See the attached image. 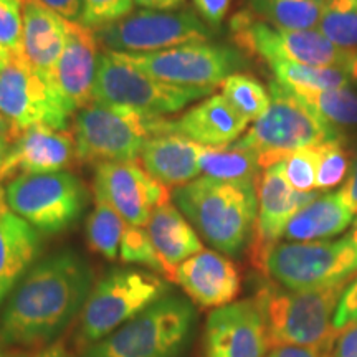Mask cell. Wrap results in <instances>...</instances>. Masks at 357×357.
<instances>
[{"label":"cell","instance_id":"obj_13","mask_svg":"<svg viewBox=\"0 0 357 357\" xmlns=\"http://www.w3.org/2000/svg\"><path fill=\"white\" fill-rule=\"evenodd\" d=\"M106 52L155 53L192 42L212 40V29L189 8L147 10L141 8L95 30Z\"/></svg>","mask_w":357,"mask_h":357},{"label":"cell","instance_id":"obj_25","mask_svg":"<svg viewBox=\"0 0 357 357\" xmlns=\"http://www.w3.org/2000/svg\"><path fill=\"white\" fill-rule=\"evenodd\" d=\"M146 229L155 252L167 268L169 281H172L174 271L182 261L189 260L204 250L197 231L171 202L160 205L151 213Z\"/></svg>","mask_w":357,"mask_h":357},{"label":"cell","instance_id":"obj_27","mask_svg":"<svg viewBox=\"0 0 357 357\" xmlns=\"http://www.w3.org/2000/svg\"><path fill=\"white\" fill-rule=\"evenodd\" d=\"M324 0H247L243 8L257 20L283 30H314Z\"/></svg>","mask_w":357,"mask_h":357},{"label":"cell","instance_id":"obj_4","mask_svg":"<svg viewBox=\"0 0 357 357\" xmlns=\"http://www.w3.org/2000/svg\"><path fill=\"white\" fill-rule=\"evenodd\" d=\"M197 312L190 300L166 294L95 344L82 357H184Z\"/></svg>","mask_w":357,"mask_h":357},{"label":"cell","instance_id":"obj_6","mask_svg":"<svg viewBox=\"0 0 357 357\" xmlns=\"http://www.w3.org/2000/svg\"><path fill=\"white\" fill-rule=\"evenodd\" d=\"M169 291V281L154 271L136 268H114L108 271L93 287L79 314L78 347L84 349L109 336Z\"/></svg>","mask_w":357,"mask_h":357},{"label":"cell","instance_id":"obj_47","mask_svg":"<svg viewBox=\"0 0 357 357\" xmlns=\"http://www.w3.org/2000/svg\"><path fill=\"white\" fill-rule=\"evenodd\" d=\"M38 357H71V354L66 351L65 346L52 344L45 347L42 352H38Z\"/></svg>","mask_w":357,"mask_h":357},{"label":"cell","instance_id":"obj_14","mask_svg":"<svg viewBox=\"0 0 357 357\" xmlns=\"http://www.w3.org/2000/svg\"><path fill=\"white\" fill-rule=\"evenodd\" d=\"M0 114L15 141L29 128L66 129L71 113L53 89L26 63L24 55H12L0 70Z\"/></svg>","mask_w":357,"mask_h":357},{"label":"cell","instance_id":"obj_44","mask_svg":"<svg viewBox=\"0 0 357 357\" xmlns=\"http://www.w3.org/2000/svg\"><path fill=\"white\" fill-rule=\"evenodd\" d=\"M40 2L70 22H82L83 19L84 0H40Z\"/></svg>","mask_w":357,"mask_h":357},{"label":"cell","instance_id":"obj_26","mask_svg":"<svg viewBox=\"0 0 357 357\" xmlns=\"http://www.w3.org/2000/svg\"><path fill=\"white\" fill-rule=\"evenodd\" d=\"M354 222L349 208L336 192L318 195L289 220L284 242H319L341 235Z\"/></svg>","mask_w":357,"mask_h":357},{"label":"cell","instance_id":"obj_31","mask_svg":"<svg viewBox=\"0 0 357 357\" xmlns=\"http://www.w3.org/2000/svg\"><path fill=\"white\" fill-rule=\"evenodd\" d=\"M276 82L287 88H310V89H331L351 86L349 75L342 68L333 66H310L278 61L271 63Z\"/></svg>","mask_w":357,"mask_h":357},{"label":"cell","instance_id":"obj_2","mask_svg":"<svg viewBox=\"0 0 357 357\" xmlns=\"http://www.w3.org/2000/svg\"><path fill=\"white\" fill-rule=\"evenodd\" d=\"M176 207L218 253L242 255L250 247L258 215L255 182H227L207 176L177 187Z\"/></svg>","mask_w":357,"mask_h":357},{"label":"cell","instance_id":"obj_12","mask_svg":"<svg viewBox=\"0 0 357 357\" xmlns=\"http://www.w3.org/2000/svg\"><path fill=\"white\" fill-rule=\"evenodd\" d=\"M230 35L240 52L265 61L266 65L288 63L333 66L346 70L351 53L339 48L314 30H283L257 20L242 8L230 20Z\"/></svg>","mask_w":357,"mask_h":357},{"label":"cell","instance_id":"obj_21","mask_svg":"<svg viewBox=\"0 0 357 357\" xmlns=\"http://www.w3.org/2000/svg\"><path fill=\"white\" fill-rule=\"evenodd\" d=\"M248 119L223 95H212L177 119H162L160 134H178L205 147H229L247 131Z\"/></svg>","mask_w":357,"mask_h":357},{"label":"cell","instance_id":"obj_3","mask_svg":"<svg viewBox=\"0 0 357 357\" xmlns=\"http://www.w3.org/2000/svg\"><path fill=\"white\" fill-rule=\"evenodd\" d=\"M352 278L306 291H293L273 283L263 284L255 300L260 305L270 347H314L336 341L339 331L333 326L334 312Z\"/></svg>","mask_w":357,"mask_h":357},{"label":"cell","instance_id":"obj_36","mask_svg":"<svg viewBox=\"0 0 357 357\" xmlns=\"http://www.w3.org/2000/svg\"><path fill=\"white\" fill-rule=\"evenodd\" d=\"M319 153L318 146L305 147L294 151L281 160L284 176L298 192H314L316 190V174H318ZM318 192V190H316Z\"/></svg>","mask_w":357,"mask_h":357},{"label":"cell","instance_id":"obj_22","mask_svg":"<svg viewBox=\"0 0 357 357\" xmlns=\"http://www.w3.org/2000/svg\"><path fill=\"white\" fill-rule=\"evenodd\" d=\"M68 22L40 0H25L22 55L50 88L56 61L68 38Z\"/></svg>","mask_w":357,"mask_h":357},{"label":"cell","instance_id":"obj_17","mask_svg":"<svg viewBox=\"0 0 357 357\" xmlns=\"http://www.w3.org/2000/svg\"><path fill=\"white\" fill-rule=\"evenodd\" d=\"M265 321L255 298L231 303L208 314L202 357H266Z\"/></svg>","mask_w":357,"mask_h":357},{"label":"cell","instance_id":"obj_16","mask_svg":"<svg viewBox=\"0 0 357 357\" xmlns=\"http://www.w3.org/2000/svg\"><path fill=\"white\" fill-rule=\"evenodd\" d=\"M258 215L250 243V260L258 271L263 270L268 253L283 238L291 218L305 205L318 197V192H298L284 176L283 164H273L261 171L257 182Z\"/></svg>","mask_w":357,"mask_h":357},{"label":"cell","instance_id":"obj_46","mask_svg":"<svg viewBox=\"0 0 357 357\" xmlns=\"http://www.w3.org/2000/svg\"><path fill=\"white\" fill-rule=\"evenodd\" d=\"M13 142H15V137L12 134H0V184L3 181V166L12 153Z\"/></svg>","mask_w":357,"mask_h":357},{"label":"cell","instance_id":"obj_43","mask_svg":"<svg viewBox=\"0 0 357 357\" xmlns=\"http://www.w3.org/2000/svg\"><path fill=\"white\" fill-rule=\"evenodd\" d=\"M333 357H357V323L339 331L334 341Z\"/></svg>","mask_w":357,"mask_h":357},{"label":"cell","instance_id":"obj_35","mask_svg":"<svg viewBox=\"0 0 357 357\" xmlns=\"http://www.w3.org/2000/svg\"><path fill=\"white\" fill-rule=\"evenodd\" d=\"M119 258L124 263L147 266L154 273L166 276L169 280L167 268L160 260L158 252H155L154 243L149 234H147L146 227L126 225L121 238V247H119Z\"/></svg>","mask_w":357,"mask_h":357},{"label":"cell","instance_id":"obj_38","mask_svg":"<svg viewBox=\"0 0 357 357\" xmlns=\"http://www.w3.org/2000/svg\"><path fill=\"white\" fill-rule=\"evenodd\" d=\"M134 0H84L82 24L96 30L129 15Z\"/></svg>","mask_w":357,"mask_h":357},{"label":"cell","instance_id":"obj_32","mask_svg":"<svg viewBox=\"0 0 357 357\" xmlns=\"http://www.w3.org/2000/svg\"><path fill=\"white\" fill-rule=\"evenodd\" d=\"M318 30L341 52H357V0H328Z\"/></svg>","mask_w":357,"mask_h":357},{"label":"cell","instance_id":"obj_42","mask_svg":"<svg viewBox=\"0 0 357 357\" xmlns=\"http://www.w3.org/2000/svg\"><path fill=\"white\" fill-rule=\"evenodd\" d=\"M352 164L349 169V174H347L344 184H342L341 189H339L336 194L337 197L341 199V202L349 208L352 215H357V147L352 151Z\"/></svg>","mask_w":357,"mask_h":357},{"label":"cell","instance_id":"obj_53","mask_svg":"<svg viewBox=\"0 0 357 357\" xmlns=\"http://www.w3.org/2000/svg\"><path fill=\"white\" fill-rule=\"evenodd\" d=\"M3 354H6V352L2 351V342H0V357H3Z\"/></svg>","mask_w":357,"mask_h":357},{"label":"cell","instance_id":"obj_48","mask_svg":"<svg viewBox=\"0 0 357 357\" xmlns=\"http://www.w3.org/2000/svg\"><path fill=\"white\" fill-rule=\"evenodd\" d=\"M346 71H347V75H349L351 84H354L356 91H357V52L351 55L349 63H347V66H346Z\"/></svg>","mask_w":357,"mask_h":357},{"label":"cell","instance_id":"obj_52","mask_svg":"<svg viewBox=\"0 0 357 357\" xmlns=\"http://www.w3.org/2000/svg\"><path fill=\"white\" fill-rule=\"evenodd\" d=\"M0 134H12V129H10V126H8V123L6 121V119H3L2 114H0Z\"/></svg>","mask_w":357,"mask_h":357},{"label":"cell","instance_id":"obj_8","mask_svg":"<svg viewBox=\"0 0 357 357\" xmlns=\"http://www.w3.org/2000/svg\"><path fill=\"white\" fill-rule=\"evenodd\" d=\"M211 93L212 89L164 83L128 63L118 53L105 52L98 60L93 101L123 106L142 114L164 116L182 111Z\"/></svg>","mask_w":357,"mask_h":357},{"label":"cell","instance_id":"obj_1","mask_svg":"<svg viewBox=\"0 0 357 357\" xmlns=\"http://www.w3.org/2000/svg\"><path fill=\"white\" fill-rule=\"evenodd\" d=\"M93 280L89 263L73 250L43 258L8 298L0 318V342L20 347L52 342L82 314Z\"/></svg>","mask_w":357,"mask_h":357},{"label":"cell","instance_id":"obj_45","mask_svg":"<svg viewBox=\"0 0 357 357\" xmlns=\"http://www.w3.org/2000/svg\"><path fill=\"white\" fill-rule=\"evenodd\" d=\"M136 6L147 10H182L187 6V0H134Z\"/></svg>","mask_w":357,"mask_h":357},{"label":"cell","instance_id":"obj_34","mask_svg":"<svg viewBox=\"0 0 357 357\" xmlns=\"http://www.w3.org/2000/svg\"><path fill=\"white\" fill-rule=\"evenodd\" d=\"M318 153L316 190H329L346 181L352 164V149L347 147L344 137L319 144Z\"/></svg>","mask_w":357,"mask_h":357},{"label":"cell","instance_id":"obj_49","mask_svg":"<svg viewBox=\"0 0 357 357\" xmlns=\"http://www.w3.org/2000/svg\"><path fill=\"white\" fill-rule=\"evenodd\" d=\"M346 236H347V240H349L351 245H352V247H354V250L357 252V218H356V222H352V229H351V231Z\"/></svg>","mask_w":357,"mask_h":357},{"label":"cell","instance_id":"obj_51","mask_svg":"<svg viewBox=\"0 0 357 357\" xmlns=\"http://www.w3.org/2000/svg\"><path fill=\"white\" fill-rule=\"evenodd\" d=\"M3 357H38V354H32V352L25 351H15V352H7Z\"/></svg>","mask_w":357,"mask_h":357},{"label":"cell","instance_id":"obj_41","mask_svg":"<svg viewBox=\"0 0 357 357\" xmlns=\"http://www.w3.org/2000/svg\"><path fill=\"white\" fill-rule=\"evenodd\" d=\"M334 342L323 346L303 347V346H276L271 347L266 357H333Z\"/></svg>","mask_w":357,"mask_h":357},{"label":"cell","instance_id":"obj_50","mask_svg":"<svg viewBox=\"0 0 357 357\" xmlns=\"http://www.w3.org/2000/svg\"><path fill=\"white\" fill-rule=\"evenodd\" d=\"M10 53H8L6 48L2 47V45H0V70L3 68V66H6L7 63H8V60H10Z\"/></svg>","mask_w":357,"mask_h":357},{"label":"cell","instance_id":"obj_24","mask_svg":"<svg viewBox=\"0 0 357 357\" xmlns=\"http://www.w3.org/2000/svg\"><path fill=\"white\" fill-rule=\"evenodd\" d=\"M42 250V238L10 208L0 211V305L29 273Z\"/></svg>","mask_w":357,"mask_h":357},{"label":"cell","instance_id":"obj_5","mask_svg":"<svg viewBox=\"0 0 357 357\" xmlns=\"http://www.w3.org/2000/svg\"><path fill=\"white\" fill-rule=\"evenodd\" d=\"M270 96L266 113L234 142L238 149L252 151L258 155L261 171L281 162L294 151L344 137L342 131L319 118L284 84L271 82Z\"/></svg>","mask_w":357,"mask_h":357},{"label":"cell","instance_id":"obj_37","mask_svg":"<svg viewBox=\"0 0 357 357\" xmlns=\"http://www.w3.org/2000/svg\"><path fill=\"white\" fill-rule=\"evenodd\" d=\"M25 0H0V45L10 55H22Z\"/></svg>","mask_w":357,"mask_h":357},{"label":"cell","instance_id":"obj_20","mask_svg":"<svg viewBox=\"0 0 357 357\" xmlns=\"http://www.w3.org/2000/svg\"><path fill=\"white\" fill-rule=\"evenodd\" d=\"M78 160L73 131L50 126L29 128L13 142L3 166V181L24 174L63 172Z\"/></svg>","mask_w":357,"mask_h":357},{"label":"cell","instance_id":"obj_54","mask_svg":"<svg viewBox=\"0 0 357 357\" xmlns=\"http://www.w3.org/2000/svg\"><path fill=\"white\" fill-rule=\"evenodd\" d=\"M324 2H328V0H324Z\"/></svg>","mask_w":357,"mask_h":357},{"label":"cell","instance_id":"obj_33","mask_svg":"<svg viewBox=\"0 0 357 357\" xmlns=\"http://www.w3.org/2000/svg\"><path fill=\"white\" fill-rule=\"evenodd\" d=\"M220 86L222 95L240 114L248 119V123L258 121L270 108V89H266L265 84L252 75L235 73Z\"/></svg>","mask_w":357,"mask_h":357},{"label":"cell","instance_id":"obj_15","mask_svg":"<svg viewBox=\"0 0 357 357\" xmlns=\"http://www.w3.org/2000/svg\"><path fill=\"white\" fill-rule=\"evenodd\" d=\"M93 190L96 199L108 202L132 227H146L151 213L171 199L167 187L149 176L137 160L98 164Z\"/></svg>","mask_w":357,"mask_h":357},{"label":"cell","instance_id":"obj_10","mask_svg":"<svg viewBox=\"0 0 357 357\" xmlns=\"http://www.w3.org/2000/svg\"><path fill=\"white\" fill-rule=\"evenodd\" d=\"M261 273L293 291L326 288L357 273V252L347 236L319 242H280L268 253Z\"/></svg>","mask_w":357,"mask_h":357},{"label":"cell","instance_id":"obj_18","mask_svg":"<svg viewBox=\"0 0 357 357\" xmlns=\"http://www.w3.org/2000/svg\"><path fill=\"white\" fill-rule=\"evenodd\" d=\"M95 30L82 22H68V38L53 71L52 88L71 114L93 101L98 60Z\"/></svg>","mask_w":357,"mask_h":357},{"label":"cell","instance_id":"obj_40","mask_svg":"<svg viewBox=\"0 0 357 357\" xmlns=\"http://www.w3.org/2000/svg\"><path fill=\"white\" fill-rule=\"evenodd\" d=\"M195 13L202 19L212 30L220 29L230 10L231 0H192Z\"/></svg>","mask_w":357,"mask_h":357},{"label":"cell","instance_id":"obj_39","mask_svg":"<svg viewBox=\"0 0 357 357\" xmlns=\"http://www.w3.org/2000/svg\"><path fill=\"white\" fill-rule=\"evenodd\" d=\"M352 323H357V275L346 287L333 318V326L336 331H341Z\"/></svg>","mask_w":357,"mask_h":357},{"label":"cell","instance_id":"obj_28","mask_svg":"<svg viewBox=\"0 0 357 357\" xmlns=\"http://www.w3.org/2000/svg\"><path fill=\"white\" fill-rule=\"evenodd\" d=\"M199 164L204 176L227 182H257L261 174L258 155L234 144L229 147L202 146Z\"/></svg>","mask_w":357,"mask_h":357},{"label":"cell","instance_id":"obj_19","mask_svg":"<svg viewBox=\"0 0 357 357\" xmlns=\"http://www.w3.org/2000/svg\"><path fill=\"white\" fill-rule=\"evenodd\" d=\"M189 300L204 310L231 305L242 288V275L230 258L213 250H202L182 261L172 276Z\"/></svg>","mask_w":357,"mask_h":357},{"label":"cell","instance_id":"obj_30","mask_svg":"<svg viewBox=\"0 0 357 357\" xmlns=\"http://www.w3.org/2000/svg\"><path fill=\"white\" fill-rule=\"evenodd\" d=\"M128 223L105 200L95 197V208L86 222V240L89 248L106 260H116L119 257L121 238Z\"/></svg>","mask_w":357,"mask_h":357},{"label":"cell","instance_id":"obj_29","mask_svg":"<svg viewBox=\"0 0 357 357\" xmlns=\"http://www.w3.org/2000/svg\"><path fill=\"white\" fill-rule=\"evenodd\" d=\"M291 91L319 118L339 131L357 126V91L351 86L331 89L294 88Z\"/></svg>","mask_w":357,"mask_h":357},{"label":"cell","instance_id":"obj_11","mask_svg":"<svg viewBox=\"0 0 357 357\" xmlns=\"http://www.w3.org/2000/svg\"><path fill=\"white\" fill-rule=\"evenodd\" d=\"M118 55L164 83L212 91L247 65V58L238 48L215 43L212 40L185 43L155 53Z\"/></svg>","mask_w":357,"mask_h":357},{"label":"cell","instance_id":"obj_7","mask_svg":"<svg viewBox=\"0 0 357 357\" xmlns=\"http://www.w3.org/2000/svg\"><path fill=\"white\" fill-rule=\"evenodd\" d=\"M164 116L91 101L75 114L78 160L84 164L137 160L149 137L160 134Z\"/></svg>","mask_w":357,"mask_h":357},{"label":"cell","instance_id":"obj_23","mask_svg":"<svg viewBox=\"0 0 357 357\" xmlns=\"http://www.w3.org/2000/svg\"><path fill=\"white\" fill-rule=\"evenodd\" d=\"M202 146L178 134H155L149 137L139 155L141 166L160 184L182 187L195 181L200 171Z\"/></svg>","mask_w":357,"mask_h":357},{"label":"cell","instance_id":"obj_9","mask_svg":"<svg viewBox=\"0 0 357 357\" xmlns=\"http://www.w3.org/2000/svg\"><path fill=\"white\" fill-rule=\"evenodd\" d=\"M88 199V187L68 171L24 174L6 185L8 208L47 235L70 229L82 217Z\"/></svg>","mask_w":357,"mask_h":357}]
</instances>
